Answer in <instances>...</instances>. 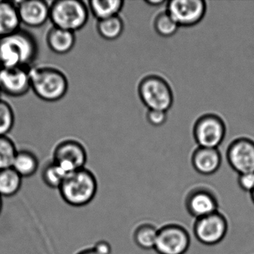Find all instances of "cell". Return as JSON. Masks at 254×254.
I'll return each mask as SVG.
<instances>
[{
  "label": "cell",
  "instance_id": "d4e9b609",
  "mask_svg": "<svg viewBox=\"0 0 254 254\" xmlns=\"http://www.w3.org/2000/svg\"><path fill=\"white\" fill-rule=\"evenodd\" d=\"M17 151L12 139L8 136H0V170L12 167Z\"/></svg>",
  "mask_w": 254,
  "mask_h": 254
},
{
  "label": "cell",
  "instance_id": "f1b7e54d",
  "mask_svg": "<svg viewBox=\"0 0 254 254\" xmlns=\"http://www.w3.org/2000/svg\"><path fill=\"white\" fill-rule=\"evenodd\" d=\"M93 248L99 254H111L112 253L111 244L105 240L98 241Z\"/></svg>",
  "mask_w": 254,
  "mask_h": 254
},
{
  "label": "cell",
  "instance_id": "d6a6232c",
  "mask_svg": "<svg viewBox=\"0 0 254 254\" xmlns=\"http://www.w3.org/2000/svg\"><path fill=\"white\" fill-rule=\"evenodd\" d=\"M250 194H251V200H252L253 203H254V190L250 193Z\"/></svg>",
  "mask_w": 254,
  "mask_h": 254
},
{
  "label": "cell",
  "instance_id": "9c48e42d",
  "mask_svg": "<svg viewBox=\"0 0 254 254\" xmlns=\"http://www.w3.org/2000/svg\"><path fill=\"white\" fill-rule=\"evenodd\" d=\"M53 161L66 174L85 168L87 152L85 147L76 139H64L53 151Z\"/></svg>",
  "mask_w": 254,
  "mask_h": 254
},
{
  "label": "cell",
  "instance_id": "e575fe53",
  "mask_svg": "<svg viewBox=\"0 0 254 254\" xmlns=\"http://www.w3.org/2000/svg\"><path fill=\"white\" fill-rule=\"evenodd\" d=\"M2 66H1V64H0V69H2Z\"/></svg>",
  "mask_w": 254,
  "mask_h": 254
},
{
  "label": "cell",
  "instance_id": "44dd1931",
  "mask_svg": "<svg viewBox=\"0 0 254 254\" xmlns=\"http://www.w3.org/2000/svg\"><path fill=\"white\" fill-rule=\"evenodd\" d=\"M159 228L150 223H142L135 228L133 239L135 245L145 251L154 250Z\"/></svg>",
  "mask_w": 254,
  "mask_h": 254
},
{
  "label": "cell",
  "instance_id": "ac0fdd59",
  "mask_svg": "<svg viewBox=\"0 0 254 254\" xmlns=\"http://www.w3.org/2000/svg\"><path fill=\"white\" fill-rule=\"evenodd\" d=\"M124 4L123 0H91L88 8L92 15L99 21L118 16Z\"/></svg>",
  "mask_w": 254,
  "mask_h": 254
},
{
  "label": "cell",
  "instance_id": "7c38bea8",
  "mask_svg": "<svg viewBox=\"0 0 254 254\" xmlns=\"http://www.w3.org/2000/svg\"><path fill=\"white\" fill-rule=\"evenodd\" d=\"M187 212L195 219L218 211V200L215 192L204 187H194L185 198Z\"/></svg>",
  "mask_w": 254,
  "mask_h": 254
},
{
  "label": "cell",
  "instance_id": "603a6c76",
  "mask_svg": "<svg viewBox=\"0 0 254 254\" xmlns=\"http://www.w3.org/2000/svg\"><path fill=\"white\" fill-rule=\"evenodd\" d=\"M66 175L67 174L52 160L43 167L41 179L47 187L59 190Z\"/></svg>",
  "mask_w": 254,
  "mask_h": 254
},
{
  "label": "cell",
  "instance_id": "e0dca14e",
  "mask_svg": "<svg viewBox=\"0 0 254 254\" xmlns=\"http://www.w3.org/2000/svg\"><path fill=\"white\" fill-rule=\"evenodd\" d=\"M20 25L16 2L0 1V39L17 32Z\"/></svg>",
  "mask_w": 254,
  "mask_h": 254
},
{
  "label": "cell",
  "instance_id": "4fadbf2b",
  "mask_svg": "<svg viewBox=\"0 0 254 254\" xmlns=\"http://www.w3.org/2000/svg\"><path fill=\"white\" fill-rule=\"evenodd\" d=\"M30 68L0 69V90L11 97H21L31 90Z\"/></svg>",
  "mask_w": 254,
  "mask_h": 254
},
{
  "label": "cell",
  "instance_id": "9a60e30c",
  "mask_svg": "<svg viewBox=\"0 0 254 254\" xmlns=\"http://www.w3.org/2000/svg\"><path fill=\"white\" fill-rule=\"evenodd\" d=\"M193 169L200 175L209 176L218 172L222 163L218 148L197 147L191 157Z\"/></svg>",
  "mask_w": 254,
  "mask_h": 254
},
{
  "label": "cell",
  "instance_id": "30bf717a",
  "mask_svg": "<svg viewBox=\"0 0 254 254\" xmlns=\"http://www.w3.org/2000/svg\"><path fill=\"white\" fill-rule=\"evenodd\" d=\"M166 11L181 27L198 24L206 14V2L203 0H171Z\"/></svg>",
  "mask_w": 254,
  "mask_h": 254
},
{
  "label": "cell",
  "instance_id": "1f68e13d",
  "mask_svg": "<svg viewBox=\"0 0 254 254\" xmlns=\"http://www.w3.org/2000/svg\"><path fill=\"white\" fill-rule=\"evenodd\" d=\"M2 198H3V197L0 195V215H1V212H2V208H3V200H2Z\"/></svg>",
  "mask_w": 254,
  "mask_h": 254
},
{
  "label": "cell",
  "instance_id": "cb8c5ba5",
  "mask_svg": "<svg viewBox=\"0 0 254 254\" xmlns=\"http://www.w3.org/2000/svg\"><path fill=\"white\" fill-rule=\"evenodd\" d=\"M155 32L163 38H170L178 32L180 26L167 11H163L156 16L154 21Z\"/></svg>",
  "mask_w": 254,
  "mask_h": 254
},
{
  "label": "cell",
  "instance_id": "484cf974",
  "mask_svg": "<svg viewBox=\"0 0 254 254\" xmlns=\"http://www.w3.org/2000/svg\"><path fill=\"white\" fill-rule=\"evenodd\" d=\"M15 115L12 107L6 101H0V136H7L12 130Z\"/></svg>",
  "mask_w": 254,
  "mask_h": 254
},
{
  "label": "cell",
  "instance_id": "f546056e",
  "mask_svg": "<svg viewBox=\"0 0 254 254\" xmlns=\"http://www.w3.org/2000/svg\"><path fill=\"white\" fill-rule=\"evenodd\" d=\"M145 2L150 6L158 7L164 4L166 1L164 0H147V1H145Z\"/></svg>",
  "mask_w": 254,
  "mask_h": 254
},
{
  "label": "cell",
  "instance_id": "83f0119b",
  "mask_svg": "<svg viewBox=\"0 0 254 254\" xmlns=\"http://www.w3.org/2000/svg\"><path fill=\"white\" fill-rule=\"evenodd\" d=\"M238 184L242 191L251 193L254 190V172L239 175Z\"/></svg>",
  "mask_w": 254,
  "mask_h": 254
},
{
  "label": "cell",
  "instance_id": "8992f818",
  "mask_svg": "<svg viewBox=\"0 0 254 254\" xmlns=\"http://www.w3.org/2000/svg\"><path fill=\"white\" fill-rule=\"evenodd\" d=\"M226 125L221 117L215 114L200 116L193 127V136L198 147L218 148L225 137Z\"/></svg>",
  "mask_w": 254,
  "mask_h": 254
},
{
  "label": "cell",
  "instance_id": "3957f363",
  "mask_svg": "<svg viewBox=\"0 0 254 254\" xmlns=\"http://www.w3.org/2000/svg\"><path fill=\"white\" fill-rule=\"evenodd\" d=\"M62 200L71 206L82 207L93 201L98 191L94 174L86 169L68 174L59 189Z\"/></svg>",
  "mask_w": 254,
  "mask_h": 254
},
{
  "label": "cell",
  "instance_id": "ffe728a7",
  "mask_svg": "<svg viewBox=\"0 0 254 254\" xmlns=\"http://www.w3.org/2000/svg\"><path fill=\"white\" fill-rule=\"evenodd\" d=\"M23 178L12 168L0 170V195L11 197L20 191Z\"/></svg>",
  "mask_w": 254,
  "mask_h": 254
},
{
  "label": "cell",
  "instance_id": "4316f807",
  "mask_svg": "<svg viewBox=\"0 0 254 254\" xmlns=\"http://www.w3.org/2000/svg\"><path fill=\"white\" fill-rule=\"evenodd\" d=\"M167 111L161 110H148L146 114V120L151 126L160 127L167 121Z\"/></svg>",
  "mask_w": 254,
  "mask_h": 254
},
{
  "label": "cell",
  "instance_id": "52a82bcc",
  "mask_svg": "<svg viewBox=\"0 0 254 254\" xmlns=\"http://www.w3.org/2000/svg\"><path fill=\"white\" fill-rule=\"evenodd\" d=\"M191 245L190 233L178 224L159 228L154 251L157 254H185Z\"/></svg>",
  "mask_w": 254,
  "mask_h": 254
},
{
  "label": "cell",
  "instance_id": "6da1fadb",
  "mask_svg": "<svg viewBox=\"0 0 254 254\" xmlns=\"http://www.w3.org/2000/svg\"><path fill=\"white\" fill-rule=\"evenodd\" d=\"M38 44L31 32L19 29L0 39V64L2 67H32L38 56Z\"/></svg>",
  "mask_w": 254,
  "mask_h": 254
},
{
  "label": "cell",
  "instance_id": "5b68a950",
  "mask_svg": "<svg viewBox=\"0 0 254 254\" xmlns=\"http://www.w3.org/2000/svg\"><path fill=\"white\" fill-rule=\"evenodd\" d=\"M138 93L142 103L148 110L168 111L173 105L172 87L166 79L159 75L144 77L138 85Z\"/></svg>",
  "mask_w": 254,
  "mask_h": 254
},
{
  "label": "cell",
  "instance_id": "5bb4252c",
  "mask_svg": "<svg viewBox=\"0 0 254 254\" xmlns=\"http://www.w3.org/2000/svg\"><path fill=\"white\" fill-rule=\"evenodd\" d=\"M16 5L20 23L28 27H41L50 20V5L44 0H23Z\"/></svg>",
  "mask_w": 254,
  "mask_h": 254
},
{
  "label": "cell",
  "instance_id": "d6986e66",
  "mask_svg": "<svg viewBox=\"0 0 254 254\" xmlns=\"http://www.w3.org/2000/svg\"><path fill=\"white\" fill-rule=\"evenodd\" d=\"M11 168L22 178H31L39 169V160L32 151L26 149L18 150Z\"/></svg>",
  "mask_w": 254,
  "mask_h": 254
},
{
  "label": "cell",
  "instance_id": "7402d4cb",
  "mask_svg": "<svg viewBox=\"0 0 254 254\" xmlns=\"http://www.w3.org/2000/svg\"><path fill=\"white\" fill-rule=\"evenodd\" d=\"M96 29L102 38L107 41H114L123 33L124 22L120 16H115L98 21Z\"/></svg>",
  "mask_w": 254,
  "mask_h": 254
},
{
  "label": "cell",
  "instance_id": "7a4b0ae2",
  "mask_svg": "<svg viewBox=\"0 0 254 254\" xmlns=\"http://www.w3.org/2000/svg\"><path fill=\"white\" fill-rule=\"evenodd\" d=\"M31 90L37 97L47 102L62 100L68 92L69 81L61 69L54 66H32Z\"/></svg>",
  "mask_w": 254,
  "mask_h": 254
},
{
  "label": "cell",
  "instance_id": "8fae6325",
  "mask_svg": "<svg viewBox=\"0 0 254 254\" xmlns=\"http://www.w3.org/2000/svg\"><path fill=\"white\" fill-rule=\"evenodd\" d=\"M230 167L241 174L254 172V140L248 137H239L229 145L226 153Z\"/></svg>",
  "mask_w": 254,
  "mask_h": 254
},
{
  "label": "cell",
  "instance_id": "4dcf8cb0",
  "mask_svg": "<svg viewBox=\"0 0 254 254\" xmlns=\"http://www.w3.org/2000/svg\"><path fill=\"white\" fill-rule=\"evenodd\" d=\"M76 254H99V253L96 252L93 248H87V249L82 250L77 253Z\"/></svg>",
  "mask_w": 254,
  "mask_h": 254
},
{
  "label": "cell",
  "instance_id": "277c9868",
  "mask_svg": "<svg viewBox=\"0 0 254 254\" xmlns=\"http://www.w3.org/2000/svg\"><path fill=\"white\" fill-rule=\"evenodd\" d=\"M89 14L88 6L80 0H56L50 5L53 26L74 33L86 26Z\"/></svg>",
  "mask_w": 254,
  "mask_h": 254
},
{
  "label": "cell",
  "instance_id": "2e32d148",
  "mask_svg": "<svg viewBox=\"0 0 254 254\" xmlns=\"http://www.w3.org/2000/svg\"><path fill=\"white\" fill-rule=\"evenodd\" d=\"M76 42V37L74 32L59 28L53 27L47 35V44L53 53L60 56L68 54L72 51Z\"/></svg>",
  "mask_w": 254,
  "mask_h": 254
},
{
  "label": "cell",
  "instance_id": "ba28073f",
  "mask_svg": "<svg viewBox=\"0 0 254 254\" xmlns=\"http://www.w3.org/2000/svg\"><path fill=\"white\" fill-rule=\"evenodd\" d=\"M228 227L227 218L217 211L195 219L193 225V234L202 245L213 246L224 240L228 232Z\"/></svg>",
  "mask_w": 254,
  "mask_h": 254
},
{
  "label": "cell",
  "instance_id": "836d02e7",
  "mask_svg": "<svg viewBox=\"0 0 254 254\" xmlns=\"http://www.w3.org/2000/svg\"><path fill=\"white\" fill-rule=\"evenodd\" d=\"M1 96H2V92L0 90V101L2 100V99H1Z\"/></svg>",
  "mask_w": 254,
  "mask_h": 254
}]
</instances>
